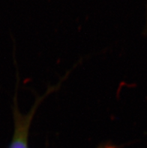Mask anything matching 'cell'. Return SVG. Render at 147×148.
<instances>
[{
	"instance_id": "cell-2",
	"label": "cell",
	"mask_w": 147,
	"mask_h": 148,
	"mask_svg": "<svg viewBox=\"0 0 147 148\" xmlns=\"http://www.w3.org/2000/svg\"><path fill=\"white\" fill-rule=\"evenodd\" d=\"M97 148H116V147L114 145H112L111 144H104Z\"/></svg>"
},
{
	"instance_id": "cell-1",
	"label": "cell",
	"mask_w": 147,
	"mask_h": 148,
	"mask_svg": "<svg viewBox=\"0 0 147 148\" xmlns=\"http://www.w3.org/2000/svg\"><path fill=\"white\" fill-rule=\"evenodd\" d=\"M59 85L60 84L57 86H51L43 96L36 99V102L32 108L25 114H22L20 111L18 102H17V92H15L13 105L14 131L8 148H29L28 141L30 129L38 108L39 107V105L45 98L51 92H54L59 86Z\"/></svg>"
}]
</instances>
